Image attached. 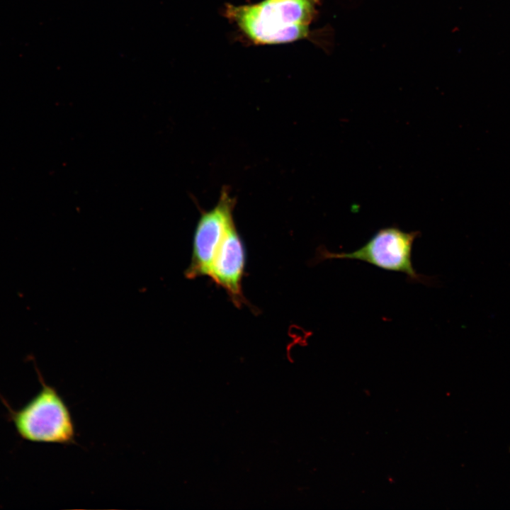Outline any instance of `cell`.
<instances>
[{
	"label": "cell",
	"instance_id": "cell-1",
	"mask_svg": "<svg viewBox=\"0 0 510 510\" xmlns=\"http://www.w3.org/2000/svg\"><path fill=\"white\" fill-rule=\"evenodd\" d=\"M319 0H263L227 4L226 16L257 45L290 42L307 38Z\"/></svg>",
	"mask_w": 510,
	"mask_h": 510
},
{
	"label": "cell",
	"instance_id": "cell-2",
	"mask_svg": "<svg viewBox=\"0 0 510 510\" xmlns=\"http://www.w3.org/2000/svg\"><path fill=\"white\" fill-rule=\"evenodd\" d=\"M41 390L21 409L11 412L18 434L38 443L72 444L75 427L69 407L52 386L40 378Z\"/></svg>",
	"mask_w": 510,
	"mask_h": 510
},
{
	"label": "cell",
	"instance_id": "cell-3",
	"mask_svg": "<svg viewBox=\"0 0 510 510\" xmlns=\"http://www.w3.org/2000/svg\"><path fill=\"white\" fill-rule=\"evenodd\" d=\"M419 232H404L397 227L379 230L363 246L352 252L332 253L319 250L320 259L358 260L379 268L404 273L410 281L425 283L427 278L417 273L412 251Z\"/></svg>",
	"mask_w": 510,
	"mask_h": 510
},
{
	"label": "cell",
	"instance_id": "cell-4",
	"mask_svg": "<svg viewBox=\"0 0 510 510\" xmlns=\"http://www.w3.org/2000/svg\"><path fill=\"white\" fill-rule=\"evenodd\" d=\"M234 205L228 189L223 188L216 205L202 212L194 231L191 262L184 272L186 278L208 276L222 242L234 225Z\"/></svg>",
	"mask_w": 510,
	"mask_h": 510
},
{
	"label": "cell",
	"instance_id": "cell-5",
	"mask_svg": "<svg viewBox=\"0 0 510 510\" xmlns=\"http://www.w3.org/2000/svg\"><path fill=\"white\" fill-rule=\"evenodd\" d=\"M245 262L244 246L234 225L222 242L208 276L226 291L237 307L246 302L242 289Z\"/></svg>",
	"mask_w": 510,
	"mask_h": 510
}]
</instances>
